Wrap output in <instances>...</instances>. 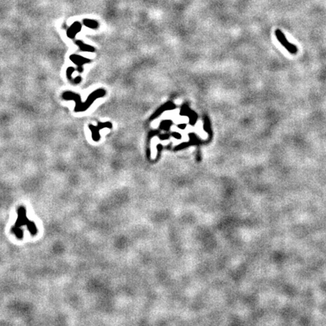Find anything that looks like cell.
I'll return each mask as SVG.
<instances>
[{
	"mask_svg": "<svg viewBox=\"0 0 326 326\" xmlns=\"http://www.w3.org/2000/svg\"><path fill=\"white\" fill-rule=\"evenodd\" d=\"M275 34L276 38L278 39V40L280 42V43L282 45V46L285 48L286 50H287L288 51H289L291 54H296V53L298 52V47L295 46V45L290 43V42L287 40V39H286V37L285 36V35L283 34V33H282L279 29L275 30Z\"/></svg>",
	"mask_w": 326,
	"mask_h": 326,
	"instance_id": "1",
	"label": "cell"
},
{
	"mask_svg": "<svg viewBox=\"0 0 326 326\" xmlns=\"http://www.w3.org/2000/svg\"><path fill=\"white\" fill-rule=\"evenodd\" d=\"M84 23L85 26L91 27V28H95L96 26H98V23L95 22V21H91V20H85V21H84Z\"/></svg>",
	"mask_w": 326,
	"mask_h": 326,
	"instance_id": "2",
	"label": "cell"
}]
</instances>
